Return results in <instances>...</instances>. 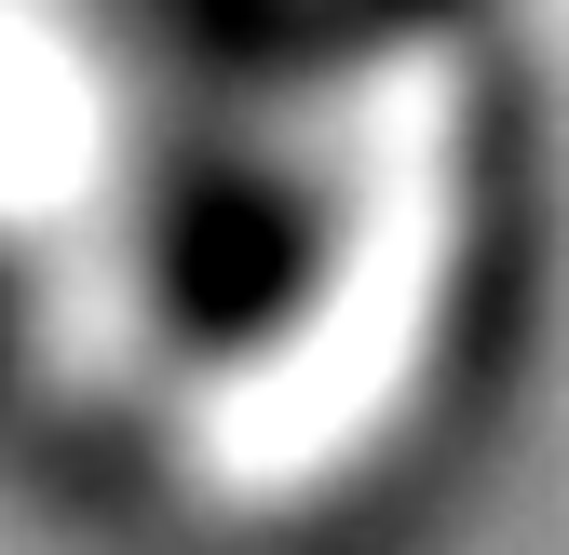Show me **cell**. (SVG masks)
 <instances>
[{"instance_id":"1","label":"cell","mask_w":569,"mask_h":555,"mask_svg":"<svg viewBox=\"0 0 569 555\" xmlns=\"http://www.w3.org/2000/svg\"><path fill=\"white\" fill-rule=\"evenodd\" d=\"M299 258H312V203L284 176H203L163 218V312L190 339H258L299 299Z\"/></svg>"},{"instance_id":"2","label":"cell","mask_w":569,"mask_h":555,"mask_svg":"<svg viewBox=\"0 0 569 555\" xmlns=\"http://www.w3.org/2000/svg\"><path fill=\"white\" fill-rule=\"evenodd\" d=\"M435 14H461V0H352V28H435Z\"/></svg>"}]
</instances>
